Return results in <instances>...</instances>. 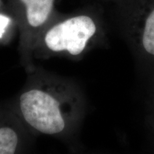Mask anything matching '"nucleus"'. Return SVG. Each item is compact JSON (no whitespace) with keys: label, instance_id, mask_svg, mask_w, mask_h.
<instances>
[{"label":"nucleus","instance_id":"1","mask_svg":"<svg viewBox=\"0 0 154 154\" xmlns=\"http://www.w3.org/2000/svg\"><path fill=\"white\" fill-rule=\"evenodd\" d=\"M30 85L21 94L19 109L29 128L47 136L66 134L76 124L82 109L79 96L65 84Z\"/></svg>","mask_w":154,"mask_h":154},{"label":"nucleus","instance_id":"2","mask_svg":"<svg viewBox=\"0 0 154 154\" xmlns=\"http://www.w3.org/2000/svg\"><path fill=\"white\" fill-rule=\"evenodd\" d=\"M97 32V25L89 16L72 17L49 29L34 50L38 47L48 54L79 57L96 43Z\"/></svg>","mask_w":154,"mask_h":154},{"label":"nucleus","instance_id":"3","mask_svg":"<svg viewBox=\"0 0 154 154\" xmlns=\"http://www.w3.org/2000/svg\"><path fill=\"white\" fill-rule=\"evenodd\" d=\"M128 38L138 63L154 79V2L140 6Z\"/></svg>","mask_w":154,"mask_h":154},{"label":"nucleus","instance_id":"4","mask_svg":"<svg viewBox=\"0 0 154 154\" xmlns=\"http://www.w3.org/2000/svg\"><path fill=\"white\" fill-rule=\"evenodd\" d=\"M26 9V22L29 26L37 29L43 26L51 14L54 0H20Z\"/></svg>","mask_w":154,"mask_h":154},{"label":"nucleus","instance_id":"5","mask_svg":"<svg viewBox=\"0 0 154 154\" xmlns=\"http://www.w3.org/2000/svg\"><path fill=\"white\" fill-rule=\"evenodd\" d=\"M19 145H21V136H19L14 128H0V154L15 153Z\"/></svg>","mask_w":154,"mask_h":154},{"label":"nucleus","instance_id":"6","mask_svg":"<svg viewBox=\"0 0 154 154\" xmlns=\"http://www.w3.org/2000/svg\"><path fill=\"white\" fill-rule=\"evenodd\" d=\"M9 22H10V19L9 17L0 14V38L2 37L6 28L7 27Z\"/></svg>","mask_w":154,"mask_h":154},{"label":"nucleus","instance_id":"7","mask_svg":"<svg viewBox=\"0 0 154 154\" xmlns=\"http://www.w3.org/2000/svg\"><path fill=\"white\" fill-rule=\"evenodd\" d=\"M150 114L154 115V85L151 94V99H150Z\"/></svg>","mask_w":154,"mask_h":154},{"label":"nucleus","instance_id":"8","mask_svg":"<svg viewBox=\"0 0 154 154\" xmlns=\"http://www.w3.org/2000/svg\"><path fill=\"white\" fill-rule=\"evenodd\" d=\"M148 119H149V122L150 126H151V128H153V130L154 131V115L149 114Z\"/></svg>","mask_w":154,"mask_h":154}]
</instances>
